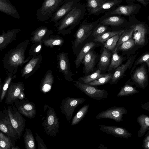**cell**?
<instances>
[{"instance_id":"cell-22","label":"cell","mask_w":149,"mask_h":149,"mask_svg":"<svg viewBox=\"0 0 149 149\" xmlns=\"http://www.w3.org/2000/svg\"><path fill=\"white\" fill-rule=\"evenodd\" d=\"M123 0H102L94 15L98 16L112 10L120 5Z\"/></svg>"},{"instance_id":"cell-42","label":"cell","mask_w":149,"mask_h":149,"mask_svg":"<svg viewBox=\"0 0 149 149\" xmlns=\"http://www.w3.org/2000/svg\"><path fill=\"white\" fill-rule=\"evenodd\" d=\"M143 63H146L148 67V71L149 72V51L143 53L134 62V65L131 69L130 73L132 72L135 68L136 65Z\"/></svg>"},{"instance_id":"cell-25","label":"cell","mask_w":149,"mask_h":149,"mask_svg":"<svg viewBox=\"0 0 149 149\" xmlns=\"http://www.w3.org/2000/svg\"><path fill=\"white\" fill-rule=\"evenodd\" d=\"M54 77L51 71H48L42 80L40 85V91L43 93L49 92L52 89Z\"/></svg>"},{"instance_id":"cell-30","label":"cell","mask_w":149,"mask_h":149,"mask_svg":"<svg viewBox=\"0 0 149 149\" xmlns=\"http://www.w3.org/2000/svg\"><path fill=\"white\" fill-rule=\"evenodd\" d=\"M96 45L95 43L93 42H87L84 45L74 61L77 68H78L79 66L86 54Z\"/></svg>"},{"instance_id":"cell-38","label":"cell","mask_w":149,"mask_h":149,"mask_svg":"<svg viewBox=\"0 0 149 149\" xmlns=\"http://www.w3.org/2000/svg\"><path fill=\"white\" fill-rule=\"evenodd\" d=\"M15 146L11 138L4 134L1 131L0 133V149H12Z\"/></svg>"},{"instance_id":"cell-40","label":"cell","mask_w":149,"mask_h":149,"mask_svg":"<svg viewBox=\"0 0 149 149\" xmlns=\"http://www.w3.org/2000/svg\"><path fill=\"white\" fill-rule=\"evenodd\" d=\"M105 74H101V70L98 69L92 74L80 77L79 79V81L83 84H88L103 76Z\"/></svg>"},{"instance_id":"cell-35","label":"cell","mask_w":149,"mask_h":149,"mask_svg":"<svg viewBox=\"0 0 149 149\" xmlns=\"http://www.w3.org/2000/svg\"><path fill=\"white\" fill-rule=\"evenodd\" d=\"M90 106L89 104L85 105L79 110L72 119L71 126L76 125L81 121L87 113Z\"/></svg>"},{"instance_id":"cell-49","label":"cell","mask_w":149,"mask_h":149,"mask_svg":"<svg viewBox=\"0 0 149 149\" xmlns=\"http://www.w3.org/2000/svg\"><path fill=\"white\" fill-rule=\"evenodd\" d=\"M142 147L146 149H149V135L145 137L142 142Z\"/></svg>"},{"instance_id":"cell-26","label":"cell","mask_w":149,"mask_h":149,"mask_svg":"<svg viewBox=\"0 0 149 149\" xmlns=\"http://www.w3.org/2000/svg\"><path fill=\"white\" fill-rule=\"evenodd\" d=\"M134 84L131 79H129L121 88L116 96L118 97L127 96L139 93V91L133 86Z\"/></svg>"},{"instance_id":"cell-2","label":"cell","mask_w":149,"mask_h":149,"mask_svg":"<svg viewBox=\"0 0 149 149\" xmlns=\"http://www.w3.org/2000/svg\"><path fill=\"white\" fill-rule=\"evenodd\" d=\"M29 42L28 39L22 42L6 54L3 61L5 68L12 72L25 62L24 52Z\"/></svg>"},{"instance_id":"cell-51","label":"cell","mask_w":149,"mask_h":149,"mask_svg":"<svg viewBox=\"0 0 149 149\" xmlns=\"http://www.w3.org/2000/svg\"><path fill=\"white\" fill-rule=\"evenodd\" d=\"M137 1L142 4L145 7L149 3V2L146 1L145 0H136Z\"/></svg>"},{"instance_id":"cell-50","label":"cell","mask_w":149,"mask_h":149,"mask_svg":"<svg viewBox=\"0 0 149 149\" xmlns=\"http://www.w3.org/2000/svg\"><path fill=\"white\" fill-rule=\"evenodd\" d=\"M140 106L144 110L149 111V102H148L144 104H141Z\"/></svg>"},{"instance_id":"cell-7","label":"cell","mask_w":149,"mask_h":149,"mask_svg":"<svg viewBox=\"0 0 149 149\" xmlns=\"http://www.w3.org/2000/svg\"><path fill=\"white\" fill-rule=\"evenodd\" d=\"M6 110L12 124L17 133L18 139H20L26 126V120L15 106H9Z\"/></svg>"},{"instance_id":"cell-6","label":"cell","mask_w":149,"mask_h":149,"mask_svg":"<svg viewBox=\"0 0 149 149\" xmlns=\"http://www.w3.org/2000/svg\"><path fill=\"white\" fill-rule=\"evenodd\" d=\"M100 21V18L91 22H88L87 18L83 21L75 34L74 46L76 48L88 38Z\"/></svg>"},{"instance_id":"cell-24","label":"cell","mask_w":149,"mask_h":149,"mask_svg":"<svg viewBox=\"0 0 149 149\" xmlns=\"http://www.w3.org/2000/svg\"><path fill=\"white\" fill-rule=\"evenodd\" d=\"M0 11L15 18H20L17 9L9 0H0Z\"/></svg>"},{"instance_id":"cell-19","label":"cell","mask_w":149,"mask_h":149,"mask_svg":"<svg viewBox=\"0 0 149 149\" xmlns=\"http://www.w3.org/2000/svg\"><path fill=\"white\" fill-rule=\"evenodd\" d=\"M59 69L64 75L65 79L69 81H73L72 78L73 74L70 70V63L67 54L62 52L58 57Z\"/></svg>"},{"instance_id":"cell-17","label":"cell","mask_w":149,"mask_h":149,"mask_svg":"<svg viewBox=\"0 0 149 149\" xmlns=\"http://www.w3.org/2000/svg\"><path fill=\"white\" fill-rule=\"evenodd\" d=\"M100 18L99 23L115 28H125L129 23V21L120 15H103Z\"/></svg>"},{"instance_id":"cell-23","label":"cell","mask_w":149,"mask_h":149,"mask_svg":"<svg viewBox=\"0 0 149 149\" xmlns=\"http://www.w3.org/2000/svg\"><path fill=\"white\" fill-rule=\"evenodd\" d=\"M21 31L18 29L9 30L6 33L3 30L2 33L0 36V50L5 48L16 37L17 34Z\"/></svg>"},{"instance_id":"cell-39","label":"cell","mask_w":149,"mask_h":149,"mask_svg":"<svg viewBox=\"0 0 149 149\" xmlns=\"http://www.w3.org/2000/svg\"><path fill=\"white\" fill-rule=\"evenodd\" d=\"M133 31V29L130 24L129 22L128 25L125 28L124 31L120 35L117 42L116 47L132 38Z\"/></svg>"},{"instance_id":"cell-27","label":"cell","mask_w":149,"mask_h":149,"mask_svg":"<svg viewBox=\"0 0 149 149\" xmlns=\"http://www.w3.org/2000/svg\"><path fill=\"white\" fill-rule=\"evenodd\" d=\"M96 56L93 51H90L85 56L82 62L84 70L86 73L93 71L94 67Z\"/></svg>"},{"instance_id":"cell-11","label":"cell","mask_w":149,"mask_h":149,"mask_svg":"<svg viewBox=\"0 0 149 149\" xmlns=\"http://www.w3.org/2000/svg\"><path fill=\"white\" fill-rule=\"evenodd\" d=\"M130 73L131 79L138 87L144 89L147 86L148 78L146 65L144 63Z\"/></svg>"},{"instance_id":"cell-5","label":"cell","mask_w":149,"mask_h":149,"mask_svg":"<svg viewBox=\"0 0 149 149\" xmlns=\"http://www.w3.org/2000/svg\"><path fill=\"white\" fill-rule=\"evenodd\" d=\"M48 109L46 115L42 124L46 134L50 137L56 136L59 133L60 124L54 109L46 104Z\"/></svg>"},{"instance_id":"cell-20","label":"cell","mask_w":149,"mask_h":149,"mask_svg":"<svg viewBox=\"0 0 149 149\" xmlns=\"http://www.w3.org/2000/svg\"><path fill=\"white\" fill-rule=\"evenodd\" d=\"M136 57V55L130 56L127 59L125 64L119 65L116 68L113 74L110 84H116L120 79L125 75L126 71L130 68L134 62Z\"/></svg>"},{"instance_id":"cell-48","label":"cell","mask_w":149,"mask_h":149,"mask_svg":"<svg viewBox=\"0 0 149 149\" xmlns=\"http://www.w3.org/2000/svg\"><path fill=\"white\" fill-rule=\"evenodd\" d=\"M42 42H37V44L36 45L35 44V47H33V56H36V54L37 53H38L40 51V50L41 49V48L42 45Z\"/></svg>"},{"instance_id":"cell-3","label":"cell","mask_w":149,"mask_h":149,"mask_svg":"<svg viewBox=\"0 0 149 149\" xmlns=\"http://www.w3.org/2000/svg\"><path fill=\"white\" fill-rule=\"evenodd\" d=\"M129 24L132 28V35L135 45L139 48L146 45L148 42L147 36H149V27L144 22L140 21L136 18L135 15L129 17Z\"/></svg>"},{"instance_id":"cell-44","label":"cell","mask_w":149,"mask_h":149,"mask_svg":"<svg viewBox=\"0 0 149 149\" xmlns=\"http://www.w3.org/2000/svg\"><path fill=\"white\" fill-rule=\"evenodd\" d=\"M113 74L111 73L105 74L103 76L86 84L93 86L101 85L106 84L111 79Z\"/></svg>"},{"instance_id":"cell-41","label":"cell","mask_w":149,"mask_h":149,"mask_svg":"<svg viewBox=\"0 0 149 149\" xmlns=\"http://www.w3.org/2000/svg\"><path fill=\"white\" fill-rule=\"evenodd\" d=\"M86 7L88 15H93L99 7L102 0H86Z\"/></svg>"},{"instance_id":"cell-14","label":"cell","mask_w":149,"mask_h":149,"mask_svg":"<svg viewBox=\"0 0 149 149\" xmlns=\"http://www.w3.org/2000/svg\"><path fill=\"white\" fill-rule=\"evenodd\" d=\"M0 129L1 131L15 142L18 139L17 133L13 127L6 109L0 111Z\"/></svg>"},{"instance_id":"cell-10","label":"cell","mask_w":149,"mask_h":149,"mask_svg":"<svg viewBox=\"0 0 149 149\" xmlns=\"http://www.w3.org/2000/svg\"><path fill=\"white\" fill-rule=\"evenodd\" d=\"M74 85L91 98L97 100H101L107 98L108 93L105 89H99L87 84L74 81Z\"/></svg>"},{"instance_id":"cell-1","label":"cell","mask_w":149,"mask_h":149,"mask_svg":"<svg viewBox=\"0 0 149 149\" xmlns=\"http://www.w3.org/2000/svg\"><path fill=\"white\" fill-rule=\"evenodd\" d=\"M86 11V5L80 3L64 17L55 26L58 33H69L80 23Z\"/></svg>"},{"instance_id":"cell-53","label":"cell","mask_w":149,"mask_h":149,"mask_svg":"<svg viewBox=\"0 0 149 149\" xmlns=\"http://www.w3.org/2000/svg\"><path fill=\"white\" fill-rule=\"evenodd\" d=\"M147 19L148 21V22H149V16H148L147 17Z\"/></svg>"},{"instance_id":"cell-32","label":"cell","mask_w":149,"mask_h":149,"mask_svg":"<svg viewBox=\"0 0 149 149\" xmlns=\"http://www.w3.org/2000/svg\"><path fill=\"white\" fill-rule=\"evenodd\" d=\"M111 54L104 48L100 56L98 64L99 69L100 70H105L109 65Z\"/></svg>"},{"instance_id":"cell-36","label":"cell","mask_w":149,"mask_h":149,"mask_svg":"<svg viewBox=\"0 0 149 149\" xmlns=\"http://www.w3.org/2000/svg\"><path fill=\"white\" fill-rule=\"evenodd\" d=\"M125 29L113 31L106 32L96 38L93 40L95 42H98L102 43L105 42L107 40L117 34H121L124 31Z\"/></svg>"},{"instance_id":"cell-47","label":"cell","mask_w":149,"mask_h":149,"mask_svg":"<svg viewBox=\"0 0 149 149\" xmlns=\"http://www.w3.org/2000/svg\"><path fill=\"white\" fill-rule=\"evenodd\" d=\"M36 139L38 143V149H48L43 139L38 134L36 133Z\"/></svg>"},{"instance_id":"cell-33","label":"cell","mask_w":149,"mask_h":149,"mask_svg":"<svg viewBox=\"0 0 149 149\" xmlns=\"http://www.w3.org/2000/svg\"><path fill=\"white\" fill-rule=\"evenodd\" d=\"M117 51V47L113 50L111 61L109 68V71L116 68L125 60L123 57L118 55Z\"/></svg>"},{"instance_id":"cell-18","label":"cell","mask_w":149,"mask_h":149,"mask_svg":"<svg viewBox=\"0 0 149 149\" xmlns=\"http://www.w3.org/2000/svg\"><path fill=\"white\" fill-rule=\"evenodd\" d=\"M99 126L101 131L116 137L128 139L132 135L127 130L122 127L103 125Z\"/></svg>"},{"instance_id":"cell-54","label":"cell","mask_w":149,"mask_h":149,"mask_svg":"<svg viewBox=\"0 0 149 149\" xmlns=\"http://www.w3.org/2000/svg\"><path fill=\"white\" fill-rule=\"evenodd\" d=\"M145 0L146 1H148V2H149V0Z\"/></svg>"},{"instance_id":"cell-12","label":"cell","mask_w":149,"mask_h":149,"mask_svg":"<svg viewBox=\"0 0 149 149\" xmlns=\"http://www.w3.org/2000/svg\"><path fill=\"white\" fill-rule=\"evenodd\" d=\"M127 111L123 107L114 106L98 113L95 116L97 119H109L117 122L123 121L124 115Z\"/></svg>"},{"instance_id":"cell-43","label":"cell","mask_w":149,"mask_h":149,"mask_svg":"<svg viewBox=\"0 0 149 149\" xmlns=\"http://www.w3.org/2000/svg\"><path fill=\"white\" fill-rule=\"evenodd\" d=\"M43 40V43L46 46L52 48L54 45H61L63 43V40L58 36H54V38L51 36Z\"/></svg>"},{"instance_id":"cell-16","label":"cell","mask_w":149,"mask_h":149,"mask_svg":"<svg viewBox=\"0 0 149 149\" xmlns=\"http://www.w3.org/2000/svg\"><path fill=\"white\" fill-rule=\"evenodd\" d=\"M80 0H66L55 12L51 19L55 26L60 20L80 3Z\"/></svg>"},{"instance_id":"cell-8","label":"cell","mask_w":149,"mask_h":149,"mask_svg":"<svg viewBox=\"0 0 149 149\" xmlns=\"http://www.w3.org/2000/svg\"><path fill=\"white\" fill-rule=\"evenodd\" d=\"M85 101L86 99L83 97H67L62 100L60 106L61 113L65 115L67 120L69 123L75 109Z\"/></svg>"},{"instance_id":"cell-46","label":"cell","mask_w":149,"mask_h":149,"mask_svg":"<svg viewBox=\"0 0 149 149\" xmlns=\"http://www.w3.org/2000/svg\"><path fill=\"white\" fill-rule=\"evenodd\" d=\"M109 28V26L103 25L99 23L94 29L92 35L95 38L107 32Z\"/></svg>"},{"instance_id":"cell-15","label":"cell","mask_w":149,"mask_h":149,"mask_svg":"<svg viewBox=\"0 0 149 149\" xmlns=\"http://www.w3.org/2000/svg\"><path fill=\"white\" fill-rule=\"evenodd\" d=\"M14 105L18 111L24 116L30 119L33 118L37 113L35 104L27 99L18 100Z\"/></svg>"},{"instance_id":"cell-4","label":"cell","mask_w":149,"mask_h":149,"mask_svg":"<svg viewBox=\"0 0 149 149\" xmlns=\"http://www.w3.org/2000/svg\"><path fill=\"white\" fill-rule=\"evenodd\" d=\"M66 0H44L42 6L37 10V19L45 22L51 18Z\"/></svg>"},{"instance_id":"cell-21","label":"cell","mask_w":149,"mask_h":149,"mask_svg":"<svg viewBox=\"0 0 149 149\" xmlns=\"http://www.w3.org/2000/svg\"><path fill=\"white\" fill-rule=\"evenodd\" d=\"M42 59L41 55L33 56L22 69V76L26 78L33 73L40 67Z\"/></svg>"},{"instance_id":"cell-9","label":"cell","mask_w":149,"mask_h":149,"mask_svg":"<svg viewBox=\"0 0 149 149\" xmlns=\"http://www.w3.org/2000/svg\"><path fill=\"white\" fill-rule=\"evenodd\" d=\"M25 90L24 84L21 82H11L6 93L5 103L7 105L14 103L18 100L25 98Z\"/></svg>"},{"instance_id":"cell-31","label":"cell","mask_w":149,"mask_h":149,"mask_svg":"<svg viewBox=\"0 0 149 149\" xmlns=\"http://www.w3.org/2000/svg\"><path fill=\"white\" fill-rule=\"evenodd\" d=\"M25 148L26 149H36L35 139L31 130L26 129L23 135Z\"/></svg>"},{"instance_id":"cell-45","label":"cell","mask_w":149,"mask_h":149,"mask_svg":"<svg viewBox=\"0 0 149 149\" xmlns=\"http://www.w3.org/2000/svg\"><path fill=\"white\" fill-rule=\"evenodd\" d=\"M121 35L117 34L107 40L104 43V47L109 50H113L116 47Z\"/></svg>"},{"instance_id":"cell-28","label":"cell","mask_w":149,"mask_h":149,"mask_svg":"<svg viewBox=\"0 0 149 149\" xmlns=\"http://www.w3.org/2000/svg\"><path fill=\"white\" fill-rule=\"evenodd\" d=\"M137 123L141 127L137 133L139 137L144 136L149 128V116L144 114H141L136 119Z\"/></svg>"},{"instance_id":"cell-37","label":"cell","mask_w":149,"mask_h":149,"mask_svg":"<svg viewBox=\"0 0 149 149\" xmlns=\"http://www.w3.org/2000/svg\"><path fill=\"white\" fill-rule=\"evenodd\" d=\"M11 72L8 73V76L5 79L2 85V88L0 89V102H1L5 97L6 93L11 82L12 80L14 78V76Z\"/></svg>"},{"instance_id":"cell-52","label":"cell","mask_w":149,"mask_h":149,"mask_svg":"<svg viewBox=\"0 0 149 149\" xmlns=\"http://www.w3.org/2000/svg\"><path fill=\"white\" fill-rule=\"evenodd\" d=\"M148 132L146 134V135L145 136V137L146 136L148 135H149V128L148 129Z\"/></svg>"},{"instance_id":"cell-55","label":"cell","mask_w":149,"mask_h":149,"mask_svg":"<svg viewBox=\"0 0 149 149\" xmlns=\"http://www.w3.org/2000/svg\"></svg>"},{"instance_id":"cell-34","label":"cell","mask_w":149,"mask_h":149,"mask_svg":"<svg viewBox=\"0 0 149 149\" xmlns=\"http://www.w3.org/2000/svg\"><path fill=\"white\" fill-rule=\"evenodd\" d=\"M117 47L118 50H120L124 52H129V53L131 52L133 54L134 53V52L132 50L135 52L137 49L139 48L135 45L132 38Z\"/></svg>"},{"instance_id":"cell-29","label":"cell","mask_w":149,"mask_h":149,"mask_svg":"<svg viewBox=\"0 0 149 149\" xmlns=\"http://www.w3.org/2000/svg\"><path fill=\"white\" fill-rule=\"evenodd\" d=\"M52 33V31L48 30L47 27L41 26L31 33V34L33 35L31 38V41L36 43L41 42L43 37Z\"/></svg>"},{"instance_id":"cell-13","label":"cell","mask_w":149,"mask_h":149,"mask_svg":"<svg viewBox=\"0 0 149 149\" xmlns=\"http://www.w3.org/2000/svg\"><path fill=\"white\" fill-rule=\"evenodd\" d=\"M128 4L125 5H120L114 9L106 13L104 15H124L130 17L137 14L141 6L139 4L127 2Z\"/></svg>"}]
</instances>
